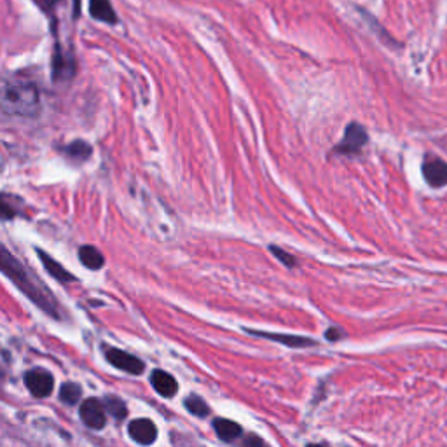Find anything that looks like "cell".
<instances>
[{"label": "cell", "instance_id": "22", "mask_svg": "<svg viewBox=\"0 0 447 447\" xmlns=\"http://www.w3.org/2000/svg\"><path fill=\"white\" fill-rule=\"evenodd\" d=\"M243 447H269V446L263 441V438L255 437V435H248V437L245 438V446Z\"/></svg>", "mask_w": 447, "mask_h": 447}, {"label": "cell", "instance_id": "5", "mask_svg": "<svg viewBox=\"0 0 447 447\" xmlns=\"http://www.w3.org/2000/svg\"><path fill=\"white\" fill-rule=\"evenodd\" d=\"M105 357H107V360L112 363L114 367L124 370V372L135 374V376H138V374L143 372L142 360L133 357V355L126 353V351H121V350H117V348H109V350L105 351Z\"/></svg>", "mask_w": 447, "mask_h": 447}, {"label": "cell", "instance_id": "4", "mask_svg": "<svg viewBox=\"0 0 447 447\" xmlns=\"http://www.w3.org/2000/svg\"><path fill=\"white\" fill-rule=\"evenodd\" d=\"M79 414H81V419L84 421V425L94 428V430H101V428L105 426V423H107V411H105V405L98 399L84 400L81 409H79Z\"/></svg>", "mask_w": 447, "mask_h": 447}, {"label": "cell", "instance_id": "11", "mask_svg": "<svg viewBox=\"0 0 447 447\" xmlns=\"http://www.w3.org/2000/svg\"><path fill=\"white\" fill-rule=\"evenodd\" d=\"M37 253H39V257H40V260H43L45 271H48L49 275L55 276V278L58 280V282H63V283L74 282V280H75L74 276H72L70 272H68L67 269L62 266V264L56 263V260L53 259L51 255H48V253L43 252V250H37Z\"/></svg>", "mask_w": 447, "mask_h": 447}, {"label": "cell", "instance_id": "15", "mask_svg": "<svg viewBox=\"0 0 447 447\" xmlns=\"http://www.w3.org/2000/svg\"><path fill=\"white\" fill-rule=\"evenodd\" d=\"M79 259H81V263L84 264L88 269H100L101 266H104V255H101L100 252H98L94 246H82L81 250H79Z\"/></svg>", "mask_w": 447, "mask_h": 447}, {"label": "cell", "instance_id": "12", "mask_svg": "<svg viewBox=\"0 0 447 447\" xmlns=\"http://www.w3.org/2000/svg\"><path fill=\"white\" fill-rule=\"evenodd\" d=\"M89 13L94 20L105 23H116V13L109 0H89Z\"/></svg>", "mask_w": 447, "mask_h": 447}, {"label": "cell", "instance_id": "14", "mask_svg": "<svg viewBox=\"0 0 447 447\" xmlns=\"http://www.w3.org/2000/svg\"><path fill=\"white\" fill-rule=\"evenodd\" d=\"M250 334L253 336H260V337H267V339L278 341V343L287 344V346L292 348H301V346H311L313 341L311 339H304V337H297V336H283V334H266V332H255V331H248Z\"/></svg>", "mask_w": 447, "mask_h": 447}, {"label": "cell", "instance_id": "18", "mask_svg": "<svg viewBox=\"0 0 447 447\" xmlns=\"http://www.w3.org/2000/svg\"><path fill=\"white\" fill-rule=\"evenodd\" d=\"M105 411L111 412L112 418L116 419H124L128 414L126 404H124L119 397H107V399H105Z\"/></svg>", "mask_w": 447, "mask_h": 447}, {"label": "cell", "instance_id": "13", "mask_svg": "<svg viewBox=\"0 0 447 447\" xmlns=\"http://www.w3.org/2000/svg\"><path fill=\"white\" fill-rule=\"evenodd\" d=\"M214 428L219 437L226 442L234 441V438H238L241 435V426L238 423L229 421V419H215Z\"/></svg>", "mask_w": 447, "mask_h": 447}, {"label": "cell", "instance_id": "7", "mask_svg": "<svg viewBox=\"0 0 447 447\" xmlns=\"http://www.w3.org/2000/svg\"><path fill=\"white\" fill-rule=\"evenodd\" d=\"M423 175L431 187H444L447 185V162L428 156L423 162Z\"/></svg>", "mask_w": 447, "mask_h": 447}, {"label": "cell", "instance_id": "20", "mask_svg": "<svg viewBox=\"0 0 447 447\" xmlns=\"http://www.w3.org/2000/svg\"><path fill=\"white\" fill-rule=\"evenodd\" d=\"M185 407H187L189 412H192L194 416H198V418H203V416H206L208 412V405L206 402H204L203 399H199V397L192 395L189 397L187 400H185Z\"/></svg>", "mask_w": 447, "mask_h": 447}, {"label": "cell", "instance_id": "1", "mask_svg": "<svg viewBox=\"0 0 447 447\" xmlns=\"http://www.w3.org/2000/svg\"><path fill=\"white\" fill-rule=\"evenodd\" d=\"M0 271L7 276L23 294L28 295L40 309L49 313L51 316H58V306H56L55 299H53L51 292H49L32 272L28 271L9 250L0 243Z\"/></svg>", "mask_w": 447, "mask_h": 447}, {"label": "cell", "instance_id": "10", "mask_svg": "<svg viewBox=\"0 0 447 447\" xmlns=\"http://www.w3.org/2000/svg\"><path fill=\"white\" fill-rule=\"evenodd\" d=\"M53 75H55V81L72 79V75H74V60L70 58V55H63L60 48H56V51H55V60H53Z\"/></svg>", "mask_w": 447, "mask_h": 447}, {"label": "cell", "instance_id": "9", "mask_svg": "<svg viewBox=\"0 0 447 447\" xmlns=\"http://www.w3.org/2000/svg\"><path fill=\"white\" fill-rule=\"evenodd\" d=\"M150 382H153V386L156 388L159 395L166 397V399L173 397L179 392V385H177L175 377H172L165 370H154L153 376H150Z\"/></svg>", "mask_w": 447, "mask_h": 447}, {"label": "cell", "instance_id": "17", "mask_svg": "<svg viewBox=\"0 0 447 447\" xmlns=\"http://www.w3.org/2000/svg\"><path fill=\"white\" fill-rule=\"evenodd\" d=\"M81 386L75 385V382H65L60 388V400L67 405H74L81 400Z\"/></svg>", "mask_w": 447, "mask_h": 447}, {"label": "cell", "instance_id": "16", "mask_svg": "<svg viewBox=\"0 0 447 447\" xmlns=\"http://www.w3.org/2000/svg\"><path fill=\"white\" fill-rule=\"evenodd\" d=\"M21 202L11 194H0V219H14L20 214Z\"/></svg>", "mask_w": 447, "mask_h": 447}, {"label": "cell", "instance_id": "21", "mask_svg": "<svg viewBox=\"0 0 447 447\" xmlns=\"http://www.w3.org/2000/svg\"><path fill=\"white\" fill-rule=\"evenodd\" d=\"M271 252L275 253L276 257H278L280 260H282L283 264H285V266H289V267H292L295 264V260H294V257L292 255H289V253H285L283 252V250H280V248H276V246H271Z\"/></svg>", "mask_w": 447, "mask_h": 447}, {"label": "cell", "instance_id": "6", "mask_svg": "<svg viewBox=\"0 0 447 447\" xmlns=\"http://www.w3.org/2000/svg\"><path fill=\"white\" fill-rule=\"evenodd\" d=\"M128 431H130V437L140 446L154 444V441L158 438L156 425H154L150 419H145V418H140V419H135V421H131L130 426H128Z\"/></svg>", "mask_w": 447, "mask_h": 447}, {"label": "cell", "instance_id": "24", "mask_svg": "<svg viewBox=\"0 0 447 447\" xmlns=\"http://www.w3.org/2000/svg\"><path fill=\"white\" fill-rule=\"evenodd\" d=\"M308 447H325V446H318V444H309Z\"/></svg>", "mask_w": 447, "mask_h": 447}, {"label": "cell", "instance_id": "2", "mask_svg": "<svg viewBox=\"0 0 447 447\" xmlns=\"http://www.w3.org/2000/svg\"><path fill=\"white\" fill-rule=\"evenodd\" d=\"M0 111L7 116H37L40 112L39 91L32 82L0 77Z\"/></svg>", "mask_w": 447, "mask_h": 447}, {"label": "cell", "instance_id": "23", "mask_svg": "<svg viewBox=\"0 0 447 447\" xmlns=\"http://www.w3.org/2000/svg\"><path fill=\"white\" fill-rule=\"evenodd\" d=\"M39 7H43L44 11H51L53 7H56V4H60L62 0H33Z\"/></svg>", "mask_w": 447, "mask_h": 447}, {"label": "cell", "instance_id": "8", "mask_svg": "<svg viewBox=\"0 0 447 447\" xmlns=\"http://www.w3.org/2000/svg\"><path fill=\"white\" fill-rule=\"evenodd\" d=\"M367 142V133L360 124H350L346 128V133H344L343 142L337 143L336 150L343 154H355L362 149L363 143Z\"/></svg>", "mask_w": 447, "mask_h": 447}, {"label": "cell", "instance_id": "3", "mask_svg": "<svg viewBox=\"0 0 447 447\" xmlns=\"http://www.w3.org/2000/svg\"><path fill=\"white\" fill-rule=\"evenodd\" d=\"M25 385L26 388L32 392L33 397H49L55 388V380H53L51 374L44 369H33L30 372H26L25 376Z\"/></svg>", "mask_w": 447, "mask_h": 447}, {"label": "cell", "instance_id": "19", "mask_svg": "<svg viewBox=\"0 0 447 447\" xmlns=\"http://www.w3.org/2000/svg\"><path fill=\"white\" fill-rule=\"evenodd\" d=\"M65 153L70 158L81 159V161H82V159H86V158L91 156V147H89V143L82 142V140H75V142H72L70 145H67Z\"/></svg>", "mask_w": 447, "mask_h": 447}]
</instances>
